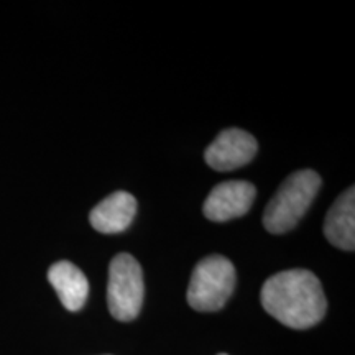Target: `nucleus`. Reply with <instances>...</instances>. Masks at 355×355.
Segmentation results:
<instances>
[{"instance_id": "f257e3e1", "label": "nucleus", "mask_w": 355, "mask_h": 355, "mask_svg": "<svg viewBox=\"0 0 355 355\" xmlns=\"http://www.w3.org/2000/svg\"><path fill=\"white\" fill-rule=\"evenodd\" d=\"M261 306L270 316L291 329H309L322 321L327 303L319 278L309 270H286L261 286Z\"/></svg>"}, {"instance_id": "f03ea898", "label": "nucleus", "mask_w": 355, "mask_h": 355, "mask_svg": "<svg viewBox=\"0 0 355 355\" xmlns=\"http://www.w3.org/2000/svg\"><path fill=\"white\" fill-rule=\"evenodd\" d=\"M321 188V176L313 170L293 173L283 181L263 212V225L270 234L291 230L309 209Z\"/></svg>"}, {"instance_id": "7ed1b4c3", "label": "nucleus", "mask_w": 355, "mask_h": 355, "mask_svg": "<svg viewBox=\"0 0 355 355\" xmlns=\"http://www.w3.org/2000/svg\"><path fill=\"white\" fill-rule=\"evenodd\" d=\"M235 288V268L232 261L222 255L202 259L191 275L188 304L199 313H214L225 306Z\"/></svg>"}, {"instance_id": "20e7f679", "label": "nucleus", "mask_w": 355, "mask_h": 355, "mask_svg": "<svg viewBox=\"0 0 355 355\" xmlns=\"http://www.w3.org/2000/svg\"><path fill=\"white\" fill-rule=\"evenodd\" d=\"M144 272L130 254L115 255L109 265L107 304L110 316L117 321H133L144 304Z\"/></svg>"}, {"instance_id": "39448f33", "label": "nucleus", "mask_w": 355, "mask_h": 355, "mask_svg": "<svg viewBox=\"0 0 355 355\" xmlns=\"http://www.w3.org/2000/svg\"><path fill=\"white\" fill-rule=\"evenodd\" d=\"M259 144L252 133L242 128H225L206 148L204 158L216 171L237 170L255 158Z\"/></svg>"}, {"instance_id": "423d86ee", "label": "nucleus", "mask_w": 355, "mask_h": 355, "mask_svg": "<svg viewBox=\"0 0 355 355\" xmlns=\"http://www.w3.org/2000/svg\"><path fill=\"white\" fill-rule=\"evenodd\" d=\"M255 196V186L248 181H225L214 186L204 201V217L212 222H227L242 217L252 207Z\"/></svg>"}, {"instance_id": "0eeeda50", "label": "nucleus", "mask_w": 355, "mask_h": 355, "mask_svg": "<svg viewBox=\"0 0 355 355\" xmlns=\"http://www.w3.org/2000/svg\"><path fill=\"white\" fill-rule=\"evenodd\" d=\"M137 212V199L125 191H115L89 214L91 225L101 234H119L128 229Z\"/></svg>"}, {"instance_id": "6e6552de", "label": "nucleus", "mask_w": 355, "mask_h": 355, "mask_svg": "<svg viewBox=\"0 0 355 355\" xmlns=\"http://www.w3.org/2000/svg\"><path fill=\"white\" fill-rule=\"evenodd\" d=\"M324 235L331 245L352 252L355 248V189L350 186L336 199L324 220Z\"/></svg>"}, {"instance_id": "1a4fd4ad", "label": "nucleus", "mask_w": 355, "mask_h": 355, "mask_svg": "<svg viewBox=\"0 0 355 355\" xmlns=\"http://www.w3.org/2000/svg\"><path fill=\"white\" fill-rule=\"evenodd\" d=\"M48 282L55 288L60 301L71 313L83 309L89 296V282L81 270L68 260L56 261L48 270Z\"/></svg>"}, {"instance_id": "9d476101", "label": "nucleus", "mask_w": 355, "mask_h": 355, "mask_svg": "<svg viewBox=\"0 0 355 355\" xmlns=\"http://www.w3.org/2000/svg\"><path fill=\"white\" fill-rule=\"evenodd\" d=\"M219 355H227V354H219Z\"/></svg>"}]
</instances>
